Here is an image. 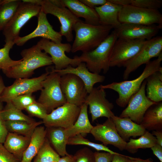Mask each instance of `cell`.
Listing matches in <instances>:
<instances>
[{
  "label": "cell",
  "instance_id": "cell-48",
  "mask_svg": "<svg viewBox=\"0 0 162 162\" xmlns=\"http://www.w3.org/2000/svg\"><path fill=\"white\" fill-rule=\"evenodd\" d=\"M152 134L155 137L157 143L162 146V130H153Z\"/></svg>",
  "mask_w": 162,
  "mask_h": 162
},
{
  "label": "cell",
  "instance_id": "cell-10",
  "mask_svg": "<svg viewBox=\"0 0 162 162\" xmlns=\"http://www.w3.org/2000/svg\"><path fill=\"white\" fill-rule=\"evenodd\" d=\"M162 37L158 36L147 40L138 53L126 62L123 66L125 68L123 78L127 80L130 74L141 65L146 64L150 59L158 57L162 53Z\"/></svg>",
  "mask_w": 162,
  "mask_h": 162
},
{
  "label": "cell",
  "instance_id": "cell-40",
  "mask_svg": "<svg viewBox=\"0 0 162 162\" xmlns=\"http://www.w3.org/2000/svg\"><path fill=\"white\" fill-rule=\"evenodd\" d=\"M94 153L87 147L81 148L74 155L75 162H95Z\"/></svg>",
  "mask_w": 162,
  "mask_h": 162
},
{
  "label": "cell",
  "instance_id": "cell-29",
  "mask_svg": "<svg viewBox=\"0 0 162 162\" xmlns=\"http://www.w3.org/2000/svg\"><path fill=\"white\" fill-rule=\"evenodd\" d=\"M146 96L157 103L162 101V70L149 76L146 79Z\"/></svg>",
  "mask_w": 162,
  "mask_h": 162
},
{
  "label": "cell",
  "instance_id": "cell-46",
  "mask_svg": "<svg viewBox=\"0 0 162 162\" xmlns=\"http://www.w3.org/2000/svg\"><path fill=\"white\" fill-rule=\"evenodd\" d=\"M111 162H131L129 156L121 154H114Z\"/></svg>",
  "mask_w": 162,
  "mask_h": 162
},
{
  "label": "cell",
  "instance_id": "cell-3",
  "mask_svg": "<svg viewBox=\"0 0 162 162\" xmlns=\"http://www.w3.org/2000/svg\"><path fill=\"white\" fill-rule=\"evenodd\" d=\"M22 57L20 62L4 73L10 78H29L34 71L39 68L51 65L52 62L50 56L42 50L36 44L22 50Z\"/></svg>",
  "mask_w": 162,
  "mask_h": 162
},
{
  "label": "cell",
  "instance_id": "cell-22",
  "mask_svg": "<svg viewBox=\"0 0 162 162\" xmlns=\"http://www.w3.org/2000/svg\"><path fill=\"white\" fill-rule=\"evenodd\" d=\"M111 118L119 135L126 142L130 137L135 138L140 136L146 130L140 124L134 122L128 118H120L114 115Z\"/></svg>",
  "mask_w": 162,
  "mask_h": 162
},
{
  "label": "cell",
  "instance_id": "cell-44",
  "mask_svg": "<svg viewBox=\"0 0 162 162\" xmlns=\"http://www.w3.org/2000/svg\"><path fill=\"white\" fill-rule=\"evenodd\" d=\"M79 1L88 7L94 9L96 7L104 5L107 2L106 0H80Z\"/></svg>",
  "mask_w": 162,
  "mask_h": 162
},
{
  "label": "cell",
  "instance_id": "cell-51",
  "mask_svg": "<svg viewBox=\"0 0 162 162\" xmlns=\"http://www.w3.org/2000/svg\"><path fill=\"white\" fill-rule=\"evenodd\" d=\"M5 87L2 77L0 76V96L2 93Z\"/></svg>",
  "mask_w": 162,
  "mask_h": 162
},
{
  "label": "cell",
  "instance_id": "cell-19",
  "mask_svg": "<svg viewBox=\"0 0 162 162\" xmlns=\"http://www.w3.org/2000/svg\"><path fill=\"white\" fill-rule=\"evenodd\" d=\"M161 28L159 26H146L133 23H122L114 29L118 38L149 40Z\"/></svg>",
  "mask_w": 162,
  "mask_h": 162
},
{
  "label": "cell",
  "instance_id": "cell-13",
  "mask_svg": "<svg viewBox=\"0 0 162 162\" xmlns=\"http://www.w3.org/2000/svg\"><path fill=\"white\" fill-rule=\"evenodd\" d=\"M80 107L66 102L48 114L42 121L46 128L71 127L79 115Z\"/></svg>",
  "mask_w": 162,
  "mask_h": 162
},
{
  "label": "cell",
  "instance_id": "cell-39",
  "mask_svg": "<svg viewBox=\"0 0 162 162\" xmlns=\"http://www.w3.org/2000/svg\"><path fill=\"white\" fill-rule=\"evenodd\" d=\"M132 5L148 9L158 10L162 5L161 0H131Z\"/></svg>",
  "mask_w": 162,
  "mask_h": 162
},
{
  "label": "cell",
  "instance_id": "cell-49",
  "mask_svg": "<svg viewBox=\"0 0 162 162\" xmlns=\"http://www.w3.org/2000/svg\"><path fill=\"white\" fill-rule=\"evenodd\" d=\"M58 162H75L74 155L69 154L60 158Z\"/></svg>",
  "mask_w": 162,
  "mask_h": 162
},
{
  "label": "cell",
  "instance_id": "cell-38",
  "mask_svg": "<svg viewBox=\"0 0 162 162\" xmlns=\"http://www.w3.org/2000/svg\"><path fill=\"white\" fill-rule=\"evenodd\" d=\"M30 116L42 119L48 114L45 108L38 102L35 101L25 110Z\"/></svg>",
  "mask_w": 162,
  "mask_h": 162
},
{
  "label": "cell",
  "instance_id": "cell-16",
  "mask_svg": "<svg viewBox=\"0 0 162 162\" xmlns=\"http://www.w3.org/2000/svg\"><path fill=\"white\" fill-rule=\"evenodd\" d=\"M88 94L85 103L89 106L92 122L99 118H109L115 115L112 111L114 105L106 99L104 89L99 87H93Z\"/></svg>",
  "mask_w": 162,
  "mask_h": 162
},
{
  "label": "cell",
  "instance_id": "cell-31",
  "mask_svg": "<svg viewBox=\"0 0 162 162\" xmlns=\"http://www.w3.org/2000/svg\"><path fill=\"white\" fill-rule=\"evenodd\" d=\"M157 143L155 137L149 131L146 130L140 137L137 139L130 138L127 142L125 149L134 154L140 148H151Z\"/></svg>",
  "mask_w": 162,
  "mask_h": 162
},
{
  "label": "cell",
  "instance_id": "cell-50",
  "mask_svg": "<svg viewBox=\"0 0 162 162\" xmlns=\"http://www.w3.org/2000/svg\"><path fill=\"white\" fill-rule=\"evenodd\" d=\"M131 162H152L150 159L143 160L140 158H134L129 156Z\"/></svg>",
  "mask_w": 162,
  "mask_h": 162
},
{
  "label": "cell",
  "instance_id": "cell-45",
  "mask_svg": "<svg viewBox=\"0 0 162 162\" xmlns=\"http://www.w3.org/2000/svg\"><path fill=\"white\" fill-rule=\"evenodd\" d=\"M151 148L153 154L162 162V146L157 143Z\"/></svg>",
  "mask_w": 162,
  "mask_h": 162
},
{
  "label": "cell",
  "instance_id": "cell-26",
  "mask_svg": "<svg viewBox=\"0 0 162 162\" xmlns=\"http://www.w3.org/2000/svg\"><path fill=\"white\" fill-rule=\"evenodd\" d=\"M30 139L31 137L8 132L3 145L9 152L21 161Z\"/></svg>",
  "mask_w": 162,
  "mask_h": 162
},
{
  "label": "cell",
  "instance_id": "cell-33",
  "mask_svg": "<svg viewBox=\"0 0 162 162\" xmlns=\"http://www.w3.org/2000/svg\"><path fill=\"white\" fill-rule=\"evenodd\" d=\"M0 114L5 121H22L29 122H36L34 119L23 113L22 110L17 108L10 101L6 103Z\"/></svg>",
  "mask_w": 162,
  "mask_h": 162
},
{
  "label": "cell",
  "instance_id": "cell-43",
  "mask_svg": "<svg viewBox=\"0 0 162 162\" xmlns=\"http://www.w3.org/2000/svg\"><path fill=\"white\" fill-rule=\"evenodd\" d=\"M2 103L0 101V113L3 108ZM8 133L5 121L3 119L0 114V143L3 144Z\"/></svg>",
  "mask_w": 162,
  "mask_h": 162
},
{
  "label": "cell",
  "instance_id": "cell-41",
  "mask_svg": "<svg viewBox=\"0 0 162 162\" xmlns=\"http://www.w3.org/2000/svg\"><path fill=\"white\" fill-rule=\"evenodd\" d=\"M20 162V160L6 149L3 144L0 143V162Z\"/></svg>",
  "mask_w": 162,
  "mask_h": 162
},
{
  "label": "cell",
  "instance_id": "cell-8",
  "mask_svg": "<svg viewBox=\"0 0 162 162\" xmlns=\"http://www.w3.org/2000/svg\"><path fill=\"white\" fill-rule=\"evenodd\" d=\"M37 45L42 50L50 55L56 70L64 69L69 65L75 67L81 62L75 56L73 58H71L66 55L65 52H69L71 51V45L70 44H57L42 38Z\"/></svg>",
  "mask_w": 162,
  "mask_h": 162
},
{
  "label": "cell",
  "instance_id": "cell-42",
  "mask_svg": "<svg viewBox=\"0 0 162 162\" xmlns=\"http://www.w3.org/2000/svg\"><path fill=\"white\" fill-rule=\"evenodd\" d=\"M95 162H111L114 156L113 154L109 152H94Z\"/></svg>",
  "mask_w": 162,
  "mask_h": 162
},
{
  "label": "cell",
  "instance_id": "cell-32",
  "mask_svg": "<svg viewBox=\"0 0 162 162\" xmlns=\"http://www.w3.org/2000/svg\"><path fill=\"white\" fill-rule=\"evenodd\" d=\"M21 2L18 0H3L0 5V31L13 18Z\"/></svg>",
  "mask_w": 162,
  "mask_h": 162
},
{
  "label": "cell",
  "instance_id": "cell-12",
  "mask_svg": "<svg viewBox=\"0 0 162 162\" xmlns=\"http://www.w3.org/2000/svg\"><path fill=\"white\" fill-rule=\"evenodd\" d=\"M146 85L145 80L139 89L130 98L127 106L122 112L119 117L128 118L134 122L140 124L147 110L156 103L147 97L146 94Z\"/></svg>",
  "mask_w": 162,
  "mask_h": 162
},
{
  "label": "cell",
  "instance_id": "cell-37",
  "mask_svg": "<svg viewBox=\"0 0 162 162\" xmlns=\"http://www.w3.org/2000/svg\"><path fill=\"white\" fill-rule=\"evenodd\" d=\"M32 94L30 93L20 95L13 98L10 101L19 109L25 110L28 106L36 101Z\"/></svg>",
  "mask_w": 162,
  "mask_h": 162
},
{
  "label": "cell",
  "instance_id": "cell-5",
  "mask_svg": "<svg viewBox=\"0 0 162 162\" xmlns=\"http://www.w3.org/2000/svg\"><path fill=\"white\" fill-rule=\"evenodd\" d=\"M61 77L51 68L42 82V89L38 102L45 108L48 114L67 102L61 87Z\"/></svg>",
  "mask_w": 162,
  "mask_h": 162
},
{
  "label": "cell",
  "instance_id": "cell-14",
  "mask_svg": "<svg viewBox=\"0 0 162 162\" xmlns=\"http://www.w3.org/2000/svg\"><path fill=\"white\" fill-rule=\"evenodd\" d=\"M49 72L47 70L46 72L37 77L16 79L12 84L5 87L0 96V101L7 103L16 96L41 91L42 89V82Z\"/></svg>",
  "mask_w": 162,
  "mask_h": 162
},
{
  "label": "cell",
  "instance_id": "cell-36",
  "mask_svg": "<svg viewBox=\"0 0 162 162\" xmlns=\"http://www.w3.org/2000/svg\"><path fill=\"white\" fill-rule=\"evenodd\" d=\"M67 145H85L90 147L97 151H104L113 154H120L113 152L103 144L92 142L85 138L81 135L79 134L68 138Z\"/></svg>",
  "mask_w": 162,
  "mask_h": 162
},
{
  "label": "cell",
  "instance_id": "cell-2",
  "mask_svg": "<svg viewBox=\"0 0 162 162\" xmlns=\"http://www.w3.org/2000/svg\"><path fill=\"white\" fill-rule=\"evenodd\" d=\"M162 61L161 53L156 59L146 64L142 72L136 78L131 80H125L119 82H113L99 87L104 89H109L117 92L118 97L116 100L117 104L122 107L127 105L131 96L140 88L142 82L149 76L162 70L161 63Z\"/></svg>",
  "mask_w": 162,
  "mask_h": 162
},
{
  "label": "cell",
  "instance_id": "cell-30",
  "mask_svg": "<svg viewBox=\"0 0 162 162\" xmlns=\"http://www.w3.org/2000/svg\"><path fill=\"white\" fill-rule=\"evenodd\" d=\"M43 124L42 121L29 122L22 121H6L5 124L8 132L31 137L35 128Z\"/></svg>",
  "mask_w": 162,
  "mask_h": 162
},
{
  "label": "cell",
  "instance_id": "cell-53",
  "mask_svg": "<svg viewBox=\"0 0 162 162\" xmlns=\"http://www.w3.org/2000/svg\"></svg>",
  "mask_w": 162,
  "mask_h": 162
},
{
  "label": "cell",
  "instance_id": "cell-34",
  "mask_svg": "<svg viewBox=\"0 0 162 162\" xmlns=\"http://www.w3.org/2000/svg\"><path fill=\"white\" fill-rule=\"evenodd\" d=\"M60 155L52 148L46 136L34 157V162H58Z\"/></svg>",
  "mask_w": 162,
  "mask_h": 162
},
{
  "label": "cell",
  "instance_id": "cell-11",
  "mask_svg": "<svg viewBox=\"0 0 162 162\" xmlns=\"http://www.w3.org/2000/svg\"><path fill=\"white\" fill-rule=\"evenodd\" d=\"M39 5L41 6L42 10L45 14H50L57 17L61 25L59 32L62 36L65 37L67 41H72L74 27L81 20L67 8L56 6L50 0H40Z\"/></svg>",
  "mask_w": 162,
  "mask_h": 162
},
{
  "label": "cell",
  "instance_id": "cell-18",
  "mask_svg": "<svg viewBox=\"0 0 162 162\" xmlns=\"http://www.w3.org/2000/svg\"><path fill=\"white\" fill-rule=\"evenodd\" d=\"M37 16L38 23L36 29L29 34L22 37L19 36L14 41L15 44L22 46L29 40L39 37L57 44L62 43V36L59 32L54 30L47 19L46 14L41 9Z\"/></svg>",
  "mask_w": 162,
  "mask_h": 162
},
{
  "label": "cell",
  "instance_id": "cell-24",
  "mask_svg": "<svg viewBox=\"0 0 162 162\" xmlns=\"http://www.w3.org/2000/svg\"><path fill=\"white\" fill-rule=\"evenodd\" d=\"M88 105L84 103L80 107V111L79 116L74 124L70 128L65 129V133L68 138L79 134L82 136L90 133L93 128L89 120L88 114Z\"/></svg>",
  "mask_w": 162,
  "mask_h": 162
},
{
  "label": "cell",
  "instance_id": "cell-6",
  "mask_svg": "<svg viewBox=\"0 0 162 162\" xmlns=\"http://www.w3.org/2000/svg\"><path fill=\"white\" fill-rule=\"evenodd\" d=\"M22 1L13 18L2 30L5 43H14L21 28L31 18L37 16L41 10L40 5Z\"/></svg>",
  "mask_w": 162,
  "mask_h": 162
},
{
  "label": "cell",
  "instance_id": "cell-21",
  "mask_svg": "<svg viewBox=\"0 0 162 162\" xmlns=\"http://www.w3.org/2000/svg\"><path fill=\"white\" fill-rule=\"evenodd\" d=\"M60 0L62 6L67 8L77 18H83L85 23L93 25L100 24L99 16L95 9L78 0Z\"/></svg>",
  "mask_w": 162,
  "mask_h": 162
},
{
  "label": "cell",
  "instance_id": "cell-23",
  "mask_svg": "<svg viewBox=\"0 0 162 162\" xmlns=\"http://www.w3.org/2000/svg\"><path fill=\"white\" fill-rule=\"evenodd\" d=\"M122 7L107 0L104 5L95 7L99 16V24L111 26L114 29L117 28L121 24L118 20V15Z\"/></svg>",
  "mask_w": 162,
  "mask_h": 162
},
{
  "label": "cell",
  "instance_id": "cell-20",
  "mask_svg": "<svg viewBox=\"0 0 162 162\" xmlns=\"http://www.w3.org/2000/svg\"><path fill=\"white\" fill-rule=\"evenodd\" d=\"M52 69L61 76L71 74L77 76L83 82L88 94L92 91L95 84L104 82L105 78L104 76L90 72L86 64L83 62H80L76 67L69 65L62 70H57L54 68Z\"/></svg>",
  "mask_w": 162,
  "mask_h": 162
},
{
  "label": "cell",
  "instance_id": "cell-52",
  "mask_svg": "<svg viewBox=\"0 0 162 162\" xmlns=\"http://www.w3.org/2000/svg\"><path fill=\"white\" fill-rule=\"evenodd\" d=\"M3 0H0V5L2 4V2H3Z\"/></svg>",
  "mask_w": 162,
  "mask_h": 162
},
{
  "label": "cell",
  "instance_id": "cell-17",
  "mask_svg": "<svg viewBox=\"0 0 162 162\" xmlns=\"http://www.w3.org/2000/svg\"><path fill=\"white\" fill-rule=\"evenodd\" d=\"M90 133L95 140L101 142L106 146L111 145L121 151L125 149L127 142L124 141L119 135L111 118H107L102 124H98L93 126Z\"/></svg>",
  "mask_w": 162,
  "mask_h": 162
},
{
  "label": "cell",
  "instance_id": "cell-28",
  "mask_svg": "<svg viewBox=\"0 0 162 162\" xmlns=\"http://www.w3.org/2000/svg\"><path fill=\"white\" fill-rule=\"evenodd\" d=\"M46 129L48 139L57 153L62 157L69 155L66 148L69 138L65 134V129L52 127L46 128Z\"/></svg>",
  "mask_w": 162,
  "mask_h": 162
},
{
  "label": "cell",
  "instance_id": "cell-7",
  "mask_svg": "<svg viewBox=\"0 0 162 162\" xmlns=\"http://www.w3.org/2000/svg\"><path fill=\"white\" fill-rule=\"evenodd\" d=\"M121 23H133L146 26L157 24L162 28V15L158 10L140 8L131 5L122 7L118 15Z\"/></svg>",
  "mask_w": 162,
  "mask_h": 162
},
{
  "label": "cell",
  "instance_id": "cell-27",
  "mask_svg": "<svg viewBox=\"0 0 162 162\" xmlns=\"http://www.w3.org/2000/svg\"><path fill=\"white\" fill-rule=\"evenodd\" d=\"M46 134V129L44 127L39 126L35 128L20 162H31L42 146Z\"/></svg>",
  "mask_w": 162,
  "mask_h": 162
},
{
  "label": "cell",
  "instance_id": "cell-4",
  "mask_svg": "<svg viewBox=\"0 0 162 162\" xmlns=\"http://www.w3.org/2000/svg\"><path fill=\"white\" fill-rule=\"evenodd\" d=\"M114 30L112 31L106 38L94 49L82 53L80 56L75 57L81 62H84L91 72L99 74L103 71L105 74L109 71L112 49L117 39Z\"/></svg>",
  "mask_w": 162,
  "mask_h": 162
},
{
  "label": "cell",
  "instance_id": "cell-25",
  "mask_svg": "<svg viewBox=\"0 0 162 162\" xmlns=\"http://www.w3.org/2000/svg\"><path fill=\"white\" fill-rule=\"evenodd\" d=\"M147 131L162 130V103H156L145 112L140 124Z\"/></svg>",
  "mask_w": 162,
  "mask_h": 162
},
{
  "label": "cell",
  "instance_id": "cell-9",
  "mask_svg": "<svg viewBox=\"0 0 162 162\" xmlns=\"http://www.w3.org/2000/svg\"><path fill=\"white\" fill-rule=\"evenodd\" d=\"M147 40L118 38L112 49L110 67L123 66L126 62L138 53Z\"/></svg>",
  "mask_w": 162,
  "mask_h": 162
},
{
  "label": "cell",
  "instance_id": "cell-35",
  "mask_svg": "<svg viewBox=\"0 0 162 162\" xmlns=\"http://www.w3.org/2000/svg\"><path fill=\"white\" fill-rule=\"evenodd\" d=\"M15 44L14 43L10 42L5 43L4 47L0 49V69L5 73L12 67L19 64L21 59L14 60L10 57V50Z\"/></svg>",
  "mask_w": 162,
  "mask_h": 162
},
{
  "label": "cell",
  "instance_id": "cell-15",
  "mask_svg": "<svg viewBox=\"0 0 162 162\" xmlns=\"http://www.w3.org/2000/svg\"><path fill=\"white\" fill-rule=\"evenodd\" d=\"M60 86L67 102L81 107L88 93L85 85L76 76L68 74L61 76Z\"/></svg>",
  "mask_w": 162,
  "mask_h": 162
},
{
  "label": "cell",
  "instance_id": "cell-47",
  "mask_svg": "<svg viewBox=\"0 0 162 162\" xmlns=\"http://www.w3.org/2000/svg\"><path fill=\"white\" fill-rule=\"evenodd\" d=\"M114 4L122 7L131 4V0H108Z\"/></svg>",
  "mask_w": 162,
  "mask_h": 162
},
{
  "label": "cell",
  "instance_id": "cell-1",
  "mask_svg": "<svg viewBox=\"0 0 162 162\" xmlns=\"http://www.w3.org/2000/svg\"><path fill=\"white\" fill-rule=\"evenodd\" d=\"M113 28L111 26L93 25L81 20L73 28L75 37L71 51L75 53L81 51L84 53L94 49L106 38Z\"/></svg>",
  "mask_w": 162,
  "mask_h": 162
}]
</instances>
